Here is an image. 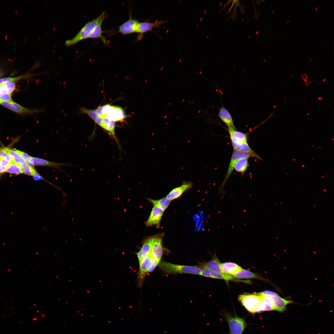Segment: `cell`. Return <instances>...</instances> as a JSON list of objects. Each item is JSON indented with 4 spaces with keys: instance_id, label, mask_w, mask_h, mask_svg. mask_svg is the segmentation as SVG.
<instances>
[{
    "instance_id": "obj_12",
    "label": "cell",
    "mask_w": 334,
    "mask_h": 334,
    "mask_svg": "<svg viewBox=\"0 0 334 334\" xmlns=\"http://www.w3.org/2000/svg\"><path fill=\"white\" fill-rule=\"evenodd\" d=\"M139 22L137 19H133L131 15L129 19L118 27V32L123 35L137 33Z\"/></svg>"
},
{
    "instance_id": "obj_26",
    "label": "cell",
    "mask_w": 334,
    "mask_h": 334,
    "mask_svg": "<svg viewBox=\"0 0 334 334\" xmlns=\"http://www.w3.org/2000/svg\"><path fill=\"white\" fill-rule=\"evenodd\" d=\"M249 158L248 157H243L239 158L236 162L234 169L243 175L249 166Z\"/></svg>"
},
{
    "instance_id": "obj_43",
    "label": "cell",
    "mask_w": 334,
    "mask_h": 334,
    "mask_svg": "<svg viewBox=\"0 0 334 334\" xmlns=\"http://www.w3.org/2000/svg\"><path fill=\"white\" fill-rule=\"evenodd\" d=\"M312 58H311L310 59V61H311V60H312Z\"/></svg>"
},
{
    "instance_id": "obj_29",
    "label": "cell",
    "mask_w": 334,
    "mask_h": 334,
    "mask_svg": "<svg viewBox=\"0 0 334 334\" xmlns=\"http://www.w3.org/2000/svg\"><path fill=\"white\" fill-rule=\"evenodd\" d=\"M4 172L18 175L24 173L21 166L12 162L6 168Z\"/></svg>"
},
{
    "instance_id": "obj_37",
    "label": "cell",
    "mask_w": 334,
    "mask_h": 334,
    "mask_svg": "<svg viewBox=\"0 0 334 334\" xmlns=\"http://www.w3.org/2000/svg\"><path fill=\"white\" fill-rule=\"evenodd\" d=\"M261 293L263 295L269 296L271 297L278 295L276 293L270 290H264Z\"/></svg>"
},
{
    "instance_id": "obj_30",
    "label": "cell",
    "mask_w": 334,
    "mask_h": 334,
    "mask_svg": "<svg viewBox=\"0 0 334 334\" xmlns=\"http://www.w3.org/2000/svg\"><path fill=\"white\" fill-rule=\"evenodd\" d=\"M11 94L3 84L0 85V102L12 101Z\"/></svg>"
},
{
    "instance_id": "obj_3",
    "label": "cell",
    "mask_w": 334,
    "mask_h": 334,
    "mask_svg": "<svg viewBox=\"0 0 334 334\" xmlns=\"http://www.w3.org/2000/svg\"><path fill=\"white\" fill-rule=\"evenodd\" d=\"M107 17L108 15L104 11L96 18L87 22L74 37L66 41L64 44L65 46L67 47L71 46L89 38L90 34L96 25L101 19H105Z\"/></svg>"
},
{
    "instance_id": "obj_7",
    "label": "cell",
    "mask_w": 334,
    "mask_h": 334,
    "mask_svg": "<svg viewBox=\"0 0 334 334\" xmlns=\"http://www.w3.org/2000/svg\"><path fill=\"white\" fill-rule=\"evenodd\" d=\"M164 236L163 233L152 236V249L150 255L152 259L159 262L161 261L165 250L163 245Z\"/></svg>"
},
{
    "instance_id": "obj_17",
    "label": "cell",
    "mask_w": 334,
    "mask_h": 334,
    "mask_svg": "<svg viewBox=\"0 0 334 334\" xmlns=\"http://www.w3.org/2000/svg\"><path fill=\"white\" fill-rule=\"evenodd\" d=\"M218 116L228 127L236 129L231 114L222 105L221 107L219 109Z\"/></svg>"
},
{
    "instance_id": "obj_35",
    "label": "cell",
    "mask_w": 334,
    "mask_h": 334,
    "mask_svg": "<svg viewBox=\"0 0 334 334\" xmlns=\"http://www.w3.org/2000/svg\"><path fill=\"white\" fill-rule=\"evenodd\" d=\"M24 77V76H21L17 77H7L0 79V85L7 82L10 81H16Z\"/></svg>"
},
{
    "instance_id": "obj_20",
    "label": "cell",
    "mask_w": 334,
    "mask_h": 334,
    "mask_svg": "<svg viewBox=\"0 0 334 334\" xmlns=\"http://www.w3.org/2000/svg\"><path fill=\"white\" fill-rule=\"evenodd\" d=\"M200 266L218 272L224 273L221 267L220 262L215 255L211 260L208 262L203 263Z\"/></svg>"
},
{
    "instance_id": "obj_11",
    "label": "cell",
    "mask_w": 334,
    "mask_h": 334,
    "mask_svg": "<svg viewBox=\"0 0 334 334\" xmlns=\"http://www.w3.org/2000/svg\"><path fill=\"white\" fill-rule=\"evenodd\" d=\"M168 20H156L152 22L148 21L139 22L137 33L139 35L137 39L140 40L143 37V34L149 31H152L153 29L161 27V24L167 23Z\"/></svg>"
},
{
    "instance_id": "obj_41",
    "label": "cell",
    "mask_w": 334,
    "mask_h": 334,
    "mask_svg": "<svg viewBox=\"0 0 334 334\" xmlns=\"http://www.w3.org/2000/svg\"><path fill=\"white\" fill-rule=\"evenodd\" d=\"M289 21V20H288V21H287V23H287V24H288V23Z\"/></svg>"
},
{
    "instance_id": "obj_14",
    "label": "cell",
    "mask_w": 334,
    "mask_h": 334,
    "mask_svg": "<svg viewBox=\"0 0 334 334\" xmlns=\"http://www.w3.org/2000/svg\"><path fill=\"white\" fill-rule=\"evenodd\" d=\"M199 267L202 269L200 275L203 276L228 280H236L233 276L231 275L225 273L218 272L205 267Z\"/></svg>"
},
{
    "instance_id": "obj_31",
    "label": "cell",
    "mask_w": 334,
    "mask_h": 334,
    "mask_svg": "<svg viewBox=\"0 0 334 334\" xmlns=\"http://www.w3.org/2000/svg\"><path fill=\"white\" fill-rule=\"evenodd\" d=\"M21 166L25 174L30 176H32L34 174L38 173L34 168L29 165L26 162L21 165Z\"/></svg>"
},
{
    "instance_id": "obj_44",
    "label": "cell",
    "mask_w": 334,
    "mask_h": 334,
    "mask_svg": "<svg viewBox=\"0 0 334 334\" xmlns=\"http://www.w3.org/2000/svg\"><path fill=\"white\" fill-rule=\"evenodd\" d=\"M0 103H1V102H0Z\"/></svg>"
},
{
    "instance_id": "obj_10",
    "label": "cell",
    "mask_w": 334,
    "mask_h": 334,
    "mask_svg": "<svg viewBox=\"0 0 334 334\" xmlns=\"http://www.w3.org/2000/svg\"><path fill=\"white\" fill-rule=\"evenodd\" d=\"M0 104L11 110L21 114L32 115L34 113H41L43 111V109L32 110L25 108L12 101L2 102Z\"/></svg>"
},
{
    "instance_id": "obj_9",
    "label": "cell",
    "mask_w": 334,
    "mask_h": 334,
    "mask_svg": "<svg viewBox=\"0 0 334 334\" xmlns=\"http://www.w3.org/2000/svg\"><path fill=\"white\" fill-rule=\"evenodd\" d=\"M152 261V258L149 255L145 257L139 262V268L137 280L138 285L140 288L142 287L145 278L149 272V269Z\"/></svg>"
},
{
    "instance_id": "obj_33",
    "label": "cell",
    "mask_w": 334,
    "mask_h": 334,
    "mask_svg": "<svg viewBox=\"0 0 334 334\" xmlns=\"http://www.w3.org/2000/svg\"><path fill=\"white\" fill-rule=\"evenodd\" d=\"M262 301L265 304L272 307L275 310V306L272 297L263 294L260 292Z\"/></svg>"
},
{
    "instance_id": "obj_1",
    "label": "cell",
    "mask_w": 334,
    "mask_h": 334,
    "mask_svg": "<svg viewBox=\"0 0 334 334\" xmlns=\"http://www.w3.org/2000/svg\"><path fill=\"white\" fill-rule=\"evenodd\" d=\"M230 140L234 150L248 152L257 159L261 158L250 147L248 143L247 133H244L230 127H228Z\"/></svg>"
},
{
    "instance_id": "obj_6",
    "label": "cell",
    "mask_w": 334,
    "mask_h": 334,
    "mask_svg": "<svg viewBox=\"0 0 334 334\" xmlns=\"http://www.w3.org/2000/svg\"><path fill=\"white\" fill-rule=\"evenodd\" d=\"M223 315L229 326V334H242L247 327L244 318L238 316L236 314L233 316L227 312H225Z\"/></svg>"
},
{
    "instance_id": "obj_5",
    "label": "cell",
    "mask_w": 334,
    "mask_h": 334,
    "mask_svg": "<svg viewBox=\"0 0 334 334\" xmlns=\"http://www.w3.org/2000/svg\"><path fill=\"white\" fill-rule=\"evenodd\" d=\"M95 110L97 114L100 115H106L115 122L122 121L126 117L124 109L121 107L109 104L99 106Z\"/></svg>"
},
{
    "instance_id": "obj_24",
    "label": "cell",
    "mask_w": 334,
    "mask_h": 334,
    "mask_svg": "<svg viewBox=\"0 0 334 334\" xmlns=\"http://www.w3.org/2000/svg\"><path fill=\"white\" fill-rule=\"evenodd\" d=\"M105 19H101L96 25L90 34L89 38H100L101 39L104 44L107 45L108 44V42L102 35V33L104 31L102 30L101 26L102 23Z\"/></svg>"
},
{
    "instance_id": "obj_34",
    "label": "cell",
    "mask_w": 334,
    "mask_h": 334,
    "mask_svg": "<svg viewBox=\"0 0 334 334\" xmlns=\"http://www.w3.org/2000/svg\"><path fill=\"white\" fill-rule=\"evenodd\" d=\"M14 81H10L5 82L3 84L6 87L8 92L11 95L15 90V84Z\"/></svg>"
},
{
    "instance_id": "obj_15",
    "label": "cell",
    "mask_w": 334,
    "mask_h": 334,
    "mask_svg": "<svg viewBox=\"0 0 334 334\" xmlns=\"http://www.w3.org/2000/svg\"><path fill=\"white\" fill-rule=\"evenodd\" d=\"M164 212L161 209L154 206L146 222V225L148 226L155 225L157 228H159Z\"/></svg>"
},
{
    "instance_id": "obj_39",
    "label": "cell",
    "mask_w": 334,
    "mask_h": 334,
    "mask_svg": "<svg viewBox=\"0 0 334 334\" xmlns=\"http://www.w3.org/2000/svg\"><path fill=\"white\" fill-rule=\"evenodd\" d=\"M2 75V73L0 70V76H1Z\"/></svg>"
},
{
    "instance_id": "obj_42",
    "label": "cell",
    "mask_w": 334,
    "mask_h": 334,
    "mask_svg": "<svg viewBox=\"0 0 334 334\" xmlns=\"http://www.w3.org/2000/svg\"><path fill=\"white\" fill-rule=\"evenodd\" d=\"M275 11V10H274L273 11V12H272V13H274V11Z\"/></svg>"
},
{
    "instance_id": "obj_36",
    "label": "cell",
    "mask_w": 334,
    "mask_h": 334,
    "mask_svg": "<svg viewBox=\"0 0 334 334\" xmlns=\"http://www.w3.org/2000/svg\"><path fill=\"white\" fill-rule=\"evenodd\" d=\"M160 262L152 259L151 265L149 269V272H152L156 267L158 265Z\"/></svg>"
},
{
    "instance_id": "obj_16",
    "label": "cell",
    "mask_w": 334,
    "mask_h": 334,
    "mask_svg": "<svg viewBox=\"0 0 334 334\" xmlns=\"http://www.w3.org/2000/svg\"><path fill=\"white\" fill-rule=\"evenodd\" d=\"M152 240V236L147 238L143 242L142 247L136 254L139 261H140L146 256L150 254Z\"/></svg>"
},
{
    "instance_id": "obj_23",
    "label": "cell",
    "mask_w": 334,
    "mask_h": 334,
    "mask_svg": "<svg viewBox=\"0 0 334 334\" xmlns=\"http://www.w3.org/2000/svg\"><path fill=\"white\" fill-rule=\"evenodd\" d=\"M33 159L34 166H49L60 169V167L61 166L70 165L69 164L51 162L38 157H33Z\"/></svg>"
},
{
    "instance_id": "obj_19",
    "label": "cell",
    "mask_w": 334,
    "mask_h": 334,
    "mask_svg": "<svg viewBox=\"0 0 334 334\" xmlns=\"http://www.w3.org/2000/svg\"><path fill=\"white\" fill-rule=\"evenodd\" d=\"M80 113H84L87 114L100 127L103 128V119L100 115L97 114L95 109H88L84 107H80L79 108Z\"/></svg>"
},
{
    "instance_id": "obj_18",
    "label": "cell",
    "mask_w": 334,
    "mask_h": 334,
    "mask_svg": "<svg viewBox=\"0 0 334 334\" xmlns=\"http://www.w3.org/2000/svg\"><path fill=\"white\" fill-rule=\"evenodd\" d=\"M101 116L103 119V128L108 131L109 135L113 137L118 143L115 132V122L110 119L106 115H102Z\"/></svg>"
},
{
    "instance_id": "obj_32",
    "label": "cell",
    "mask_w": 334,
    "mask_h": 334,
    "mask_svg": "<svg viewBox=\"0 0 334 334\" xmlns=\"http://www.w3.org/2000/svg\"><path fill=\"white\" fill-rule=\"evenodd\" d=\"M17 151L21 155L23 159L29 165L32 167H34V165L33 159V157L30 156L28 154L24 152L18 150H17Z\"/></svg>"
},
{
    "instance_id": "obj_27",
    "label": "cell",
    "mask_w": 334,
    "mask_h": 334,
    "mask_svg": "<svg viewBox=\"0 0 334 334\" xmlns=\"http://www.w3.org/2000/svg\"><path fill=\"white\" fill-rule=\"evenodd\" d=\"M148 200L152 204L153 206L158 207L164 211L167 208L171 201L166 197L159 199H148Z\"/></svg>"
},
{
    "instance_id": "obj_2",
    "label": "cell",
    "mask_w": 334,
    "mask_h": 334,
    "mask_svg": "<svg viewBox=\"0 0 334 334\" xmlns=\"http://www.w3.org/2000/svg\"><path fill=\"white\" fill-rule=\"evenodd\" d=\"M163 273L169 274H190L200 275L201 268L197 266H188L172 263L165 261H160L158 265Z\"/></svg>"
},
{
    "instance_id": "obj_40",
    "label": "cell",
    "mask_w": 334,
    "mask_h": 334,
    "mask_svg": "<svg viewBox=\"0 0 334 334\" xmlns=\"http://www.w3.org/2000/svg\"><path fill=\"white\" fill-rule=\"evenodd\" d=\"M318 7H316V8L315 9V11H316L317 10H318Z\"/></svg>"
},
{
    "instance_id": "obj_25",
    "label": "cell",
    "mask_w": 334,
    "mask_h": 334,
    "mask_svg": "<svg viewBox=\"0 0 334 334\" xmlns=\"http://www.w3.org/2000/svg\"><path fill=\"white\" fill-rule=\"evenodd\" d=\"M233 276L238 278H255L266 280L264 278L257 274L243 268L235 273Z\"/></svg>"
},
{
    "instance_id": "obj_13",
    "label": "cell",
    "mask_w": 334,
    "mask_h": 334,
    "mask_svg": "<svg viewBox=\"0 0 334 334\" xmlns=\"http://www.w3.org/2000/svg\"><path fill=\"white\" fill-rule=\"evenodd\" d=\"M193 185V183L191 181H184L182 185L172 190L166 197L171 201L176 199L186 191L190 189Z\"/></svg>"
},
{
    "instance_id": "obj_8",
    "label": "cell",
    "mask_w": 334,
    "mask_h": 334,
    "mask_svg": "<svg viewBox=\"0 0 334 334\" xmlns=\"http://www.w3.org/2000/svg\"><path fill=\"white\" fill-rule=\"evenodd\" d=\"M243 157L249 158L251 157H253V156L250 153L247 152L233 150L225 178L219 191V193H221L222 195H223L224 194L223 193L224 186L233 171L236 162L239 158Z\"/></svg>"
},
{
    "instance_id": "obj_28",
    "label": "cell",
    "mask_w": 334,
    "mask_h": 334,
    "mask_svg": "<svg viewBox=\"0 0 334 334\" xmlns=\"http://www.w3.org/2000/svg\"><path fill=\"white\" fill-rule=\"evenodd\" d=\"M6 152L11 157L13 162L20 166L26 163L23 159L21 155L18 152L17 149H10L5 148Z\"/></svg>"
},
{
    "instance_id": "obj_4",
    "label": "cell",
    "mask_w": 334,
    "mask_h": 334,
    "mask_svg": "<svg viewBox=\"0 0 334 334\" xmlns=\"http://www.w3.org/2000/svg\"><path fill=\"white\" fill-rule=\"evenodd\" d=\"M238 299L249 312L254 314L260 312L262 301L260 293L242 294L238 296Z\"/></svg>"
},
{
    "instance_id": "obj_21",
    "label": "cell",
    "mask_w": 334,
    "mask_h": 334,
    "mask_svg": "<svg viewBox=\"0 0 334 334\" xmlns=\"http://www.w3.org/2000/svg\"><path fill=\"white\" fill-rule=\"evenodd\" d=\"M221 267L224 273L233 276L242 268L238 264L232 262L221 263Z\"/></svg>"
},
{
    "instance_id": "obj_22",
    "label": "cell",
    "mask_w": 334,
    "mask_h": 334,
    "mask_svg": "<svg viewBox=\"0 0 334 334\" xmlns=\"http://www.w3.org/2000/svg\"><path fill=\"white\" fill-rule=\"evenodd\" d=\"M275 306V310L279 312L284 311L286 306L292 302L289 300H287L280 297L278 295L272 297Z\"/></svg>"
},
{
    "instance_id": "obj_38",
    "label": "cell",
    "mask_w": 334,
    "mask_h": 334,
    "mask_svg": "<svg viewBox=\"0 0 334 334\" xmlns=\"http://www.w3.org/2000/svg\"><path fill=\"white\" fill-rule=\"evenodd\" d=\"M2 173V165L1 164V160L0 159V173Z\"/></svg>"
}]
</instances>
